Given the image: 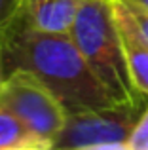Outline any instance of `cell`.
I'll list each match as a JSON object with an SVG mask.
<instances>
[{
  "instance_id": "obj_1",
  "label": "cell",
  "mask_w": 148,
  "mask_h": 150,
  "mask_svg": "<svg viewBox=\"0 0 148 150\" xmlns=\"http://www.w3.org/2000/svg\"><path fill=\"white\" fill-rule=\"evenodd\" d=\"M2 72L34 74L65 106L67 114L120 105L97 80L70 34H49L11 21L0 38Z\"/></svg>"
},
{
  "instance_id": "obj_12",
  "label": "cell",
  "mask_w": 148,
  "mask_h": 150,
  "mask_svg": "<svg viewBox=\"0 0 148 150\" xmlns=\"http://www.w3.org/2000/svg\"><path fill=\"white\" fill-rule=\"evenodd\" d=\"M133 2H137V4H141V6L148 8V0H133Z\"/></svg>"
},
{
  "instance_id": "obj_5",
  "label": "cell",
  "mask_w": 148,
  "mask_h": 150,
  "mask_svg": "<svg viewBox=\"0 0 148 150\" xmlns=\"http://www.w3.org/2000/svg\"><path fill=\"white\" fill-rule=\"evenodd\" d=\"M112 15H114V25L118 30L131 80L139 93L148 97V40L141 33L135 19L131 17L123 0L112 2Z\"/></svg>"
},
{
  "instance_id": "obj_10",
  "label": "cell",
  "mask_w": 148,
  "mask_h": 150,
  "mask_svg": "<svg viewBox=\"0 0 148 150\" xmlns=\"http://www.w3.org/2000/svg\"><path fill=\"white\" fill-rule=\"evenodd\" d=\"M123 4H125V8L129 10V13H131V17L135 19V23L139 25L141 33L144 34L146 40H148V8L133 2V0H123Z\"/></svg>"
},
{
  "instance_id": "obj_7",
  "label": "cell",
  "mask_w": 148,
  "mask_h": 150,
  "mask_svg": "<svg viewBox=\"0 0 148 150\" xmlns=\"http://www.w3.org/2000/svg\"><path fill=\"white\" fill-rule=\"evenodd\" d=\"M0 150H49L15 114L0 106Z\"/></svg>"
},
{
  "instance_id": "obj_13",
  "label": "cell",
  "mask_w": 148,
  "mask_h": 150,
  "mask_svg": "<svg viewBox=\"0 0 148 150\" xmlns=\"http://www.w3.org/2000/svg\"><path fill=\"white\" fill-rule=\"evenodd\" d=\"M103 2H114V0H103Z\"/></svg>"
},
{
  "instance_id": "obj_11",
  "label": "cell",
  "mask_w": 148,
  "mask_h": 150,
  "mask_svg": "<svg viewBox=\"0 0 148 150\" xmlns=\"http://www.w3.org/2000/svg\"><path fill=\"white\" fill-rule=\"evenodd\" d=\"M2 82H4V72H2V59H0V89H2Z\"/></svg>"
},
{
  "instance_id": "obj_2",
  "label": "cell",
  "mask_w": 148,
  "mask_h": 150,
  "mask_svg": "<svg viewBox=\"0 0 148 150\" xmlns=\"http://www.w3.org/2000/svg\"><path fill=\"white\" fill-rule=\"evenodd\" d=\"M70 38L84 55L97 80L120 105H141L144 99L135 88L114 25L112 2L82 0Z\"/></svg>"
},
{
  "instance_id": "obj_8",
  "label": "cell",
  "mask_w": 148,
  "mask_h": 150,
  "mask_svg": "<svg viewBox=\"0 0 148 150\" xmlns=\"http://www.w3.org/2000/svg\"><path fill=\"white\" fill-rule=\"evenodd\" d=\"M129 150H148V106L141 112L129 135Z\"/></svg>"
},
{
  "instance_id": "obj_4",
  "label": "cell",
  "mask_w": 148,
  "mask_h": 150,
  "mask_svg": "<svg viewBox=\"0 0 148 150\" xmlns=\"http://www.w3.org/2000/svg\"><path fill=\"white\" fill-rule=\"evenodd\" d=\"M0 106L19 118L49 148L63 129L67 110L34 74L13 69L4 74Z\"/></svg>"
},
{
  "instance_id": "obj_6",
  "label": "cell",
  "mask_w": 148,
  "mask_h": 150,
  "mask_svg": "<svg viewBox=\"0 0 148 150\" xmlns=\"http://www.w3.org/2000/svg\"><path fill=\"white\" fill-rule=\"evenodd\" d=\"M82 0H21L13 21L49 34H68Z\"/></svg>"
},
{
  "instance_id": "obj_3",
  "label": "cell",
  "mask_w": 148,
  "mask_h": 150,
  "mask_svg": "<svg viewBox=\"0 0 148 150\" xmlns=\"http://www.w3.org/2000/svg\"><path fill=\"white\" fill-rule=\"evenodd\" d=\"M141 105H110L67 114L53 141L55 150H129Z\"/></svg>"
},
{
  "instance_id": "obj_9",
  "label": "cell",
  "mask_w": 148,
  "mask_h": 150,
  "mask_svg": "<svg viewBox=\"0 0 148 150\" xmlns=\"http://www.w3.org/2000/svg\"><path fill=\"white\" fill-rule=\"evenodd\" d=\"M19 4H21V0H0V38L4 36L8 27L15 19Z\"/></svg>"
}]
</instances>
